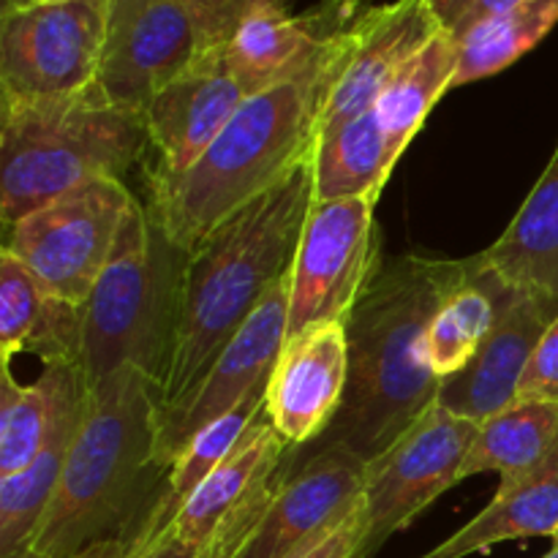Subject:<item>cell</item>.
Returning a JSON list of instances; mask_svg holds the SVG:
<instances>
[{"instance_id": "cell-20", "label": "cell", "mask_w": 558, "mask_h": 558, "mask_svg": "<svg viewBox=\"0 0 558 558\" xmlns=\"http://www.w3.org/2000/svg\"><path fill=\"white\" fill-rule=\"evenodd\" d=\"M289 450L292 447L272 428L265 412L251 425L232 456L178 507L163 532H172L180 543L202 550L238 507L281 474Z\"/></svg>"}, {"instance_id": "cell-11", "label": "cell", "mask_w": 558, "mask_h": 558, "mask_svg": "<svg viewBox=\"0 0 558 558\" xmlns=\"http://www.w3.org/2000/svg\"><path fill=\"white\" fill-rule=\"evenodd\" d=\"M199 58V38L183 0H109L96 87L118 107L145 112Z\"/></svg>"}, {"instance_id": "cell-39", "label": "cell", "mask_w": 558, "mask_h": 558, "mask_svg": "<svg viewBox=\"0 0 558 558\" xmlns=\"http://www.w3.org/2000/svg\"><path fill=\"white\" fill-rule=\"evenodd\" d=\"M11 558H47V556L38 554L36 548H25V550H20V554H14Z\"/></svg>"}, {"instance_id": "cell-17", "label": "cell", "mask_w": 558, "mask_h": 558, "mask_svg": "<svg viewBox=\"0 0 558 558\" xmlns=\"http://www.w3.org/2000/svg\"><path fill=\"white\" fill-rule=\"evenodd\" d=\"M556 316L554 300L518 289L472 363L441 381V407L480 425L515 403L529 360Z\"/></svg>"}, {"instance_id": "cell-4", "label": "cell", "mask_w": 558, "mask_h": 558, "mask_svg": "<svg viewBox=\"0 0 558 558\" xmlns=\"http://www.w3.org/2000/svg\"><path fill=\"white\" fill-rule=\"evenodd\" d=\"M156 477H167L158 463V385L140 368H123L90 387L31 548L47 558H74L109 537L129 543L150 510Z\"/></svg>"}, {"instance_id": "cell-30", "label": "cell", "mask_w": 558, "mask_h": 558, "mask_svg": "<svg viewBox=\"0 0 558 558\" xmlns=\"http://www.w3.org/2000/svg\"><path fill=\"white\" fill-rule=\"evenodd\" d=\"M556 22L558 0H523L515 9L472 27L466 36L456 38L458 71L452 87L472 85L510 69L554 31Z\"/></svg>"}, {"instance_id": "cell-22", "label": "cell", "mask_w": 558, "mask_h": 558, "mask_svg": "<svg viewBox=\"0 0 558 558\" xmlns=\"http://www.w3.org/2000/svg\"><path fill=\"white\" fill-rule=\"evenodd\" d=\"M532 537H558V452L526 477L501 480L483 512L417 558H469Z\"/></svg>"}, {"instance_id": "cell-6", "label": "cell", "mask_w": 558, "mask_h": 558, "mask_svg": "<svg viewBox=\"0 0 558 558\" xmlns=\"http://www.w3.org/2000/svg\"><path fill=\"white\" fill-rule=\"evenodd\" d=\"M185 251L140 199L131 202L112 256L82 308V371L87 387L140 368L161 390L178 330Z\"/></svg>"}, {"instance_id": "cell-24", "label": "cell", "mask_w": 558, "mask_h": 558, "mask_svg": "<svg viewBox=\"0 0 558 558\" xmlns=\"http://www.w3.org/2000/svg\"><path fill=\"white\" fill-rule=\"evenodd\" d=\"M515 292L483 254L474 256L472 276L441 303L425 332V357L441 381L472 363Z\"/></svg>"}, {"instance_id": "cell-9", "label": "cell", "mask_w": 558, "mask_h": 558, "mask_svg": "<svg viewBox=\"0 0 558 558\" xmlns=\"http://www.w3.org/2000/svg\"><path fill=\"white\" fill-rule=\"evenodd\" d=\"M376 199H325L311 205L289 267V336L325 322H347L381 270Z\"/></svg>"}, {"instance_id": "cell-2", "label": "cell", "mask_w": 558, "mask_h": 558, "mask_svg": "<svg viewBox=\"0 0 558 558\" xmlns=\"http://www.w3.org/2000/svg\"><path fill=\"white\" fill-rule=\"evenodd\" d=\"M343 22L311 69L240 104L213 145L180 174L150 172L147 213L185 254L314 156L343 54Z\"/></svg>"}, {"instance_id": "cell-8", "label": "cell", "mask_w": 558, "mask_h": 558, "mask_svg": "<svg viewBox=\"0 0 558 558\" xmlns=\"http://www.w3.org/2000/svg\"><path fill=\"white\" fill-rule=\"evenodd\" d=\"M109 0L3 9L0 90L9 101L80 96L98 82Z\"/></svg>"}, {"instance_id": "cell-29", "label": "cell", "mask_w": 558, "mask_h": 558, "mask_svg": "<svg viewBox=\"0 0 558 558\" xmlns=\"http://www.w3.org/2000/svg\"><path fill=\"white\" fill-rule=\"evenodd\" d=\"M90 396V392H87ZM87 401L65 414L63 423L52 434L36 461L27 463L16 474L0 477V558H11L20 550L31 548L38 526L47 515L52 496L58 490L60 472L69 458L71 441L85 417Z\"/></svg>"}, {"instance_id": "cell-23", "label": "cell", "mask_w": 558, "mask_h": 558, "mask_svg": "<svg viewBox=\"0 0 558 558\" xmlns=\"http://www.w3.org/2000/svg\"><path fill=\"white\" fill-rule=\"evenodd\" d=\"M483 256L510 287L558 303V147L510 227Z\"/></svg>"}, {"instance_id": "cell-41", "label": "cell", "mask_w": 558, "mask_h": 558, "mask_svg": "<svg viewBox=\"0 0 558 558\" xmlns=\"http://www.w3.org/2000/svg\"><path fill=\"white\" fill-rule=\"evenodd\" d=\"M543 558H558V537H554V548H550Z\"/></svg>"}, {"instance_id": "cell-38", "label": "cell", "mask_w": 558, "mask_h": 558, "mask_svg": "<svg viewBox=\"0 0 558 558\" xmlns=\"http://www.w3.org/2000/svg\"><path fill=\"white\" fill-rule=\"evenodd\" d=\"M472 3L474 0H434V9H436V14H439L441 25L452 27L456 25L458 16H461Z\"/></svg>"}, {"instance_id": "cell-18", "label": "cell", "mask_w": 558, "mask_h": 558, "mask_svg": "<svg viewBox=\"0 0 558 558\" xmlns=\"http://www.w3.org/2000/svg\"><path fill=\"white\" fill-rule=\"evenodd\" d=\"M352 16V5H325L308 16H294L281 0H254L223 47V60L248 96L270 90L311 69L332 33Z\"/></svg>"}, {"instance_id": "cell-36", "label": "cell", "mask_w": 558, "mask_h": 558, "mask_svg": "<svg viewBox=\"0 0 558 558\" xmlns=\"http://www.w3.org/2000/svg\"><path fill=\"white\" fill-rule=\"evenodd\" d=\"M518 3H523V0H474V3L469 5L461 16H458L456 25L447 27V31H450L456 38H461V36H466L472 27L483 25V22H488L490 16H499V14H505V11L515 9Z\"/></svg>"}, {"instance_id": "cell-32", "label": "cell", "mask_w": 558, "mask_h": 558, "mask_svg": "<svg viewBox=\"0 0 558 558\" xmlns=\"http://www.w3.org/2000/svg\"><path fill=\"white\" fill-rule=\"evenodd\" d=\"M196 27L202 54L221 52L254 0H183Z\"/></svg>"}, {"instance_id": "cell-19", "label": "cell", "mask_w": 558, "mask_h": 558, "mask_svg": "<svg viewBox=\"0 0 558 558\" xmlns=\"http://www.w3.org/2000/svg\"><path fill=\"white\" fill-rule=\"evenodd\" d=\"M22 352L44 365H82V308L0 251V354L11 363V354Z\"/></svg>"}, {"instance_id": "cell-1", "label": "cell", "mask_w": 558, "mask_h": 558, "mask_svg": "<svg viewBox=\"0 0 558 558\" xmlns=\"http://www.w3.org/2000/svg\"><path fill=\"white\" fill-rule=\"evenodd\" d=\"M472 267L474 256L430 254H403L381 265L347 319V396L325 445L374 461L439 401L441 379L425 357V332Z\"/></svg>"}, {"instance_id": "cell-31", "label": "cell", "mask_w": 558, "mask_h": 558, "mask_svg": "<svg viewBox=\"0 0 558 558\" xmlns=\"http://www.w3.org/2000/svg\"><path fill=\"white\" fill-rule=\"evenodd\" d=\"M278 477H281V474H278ZM278 477L272 480L270 485H265L262 490H256V494L251 496L243 507H238V510H234L232 515L221 523V526H218V532L207 539V545L199 550V556L196 558H240L243 556V550L248 548L251 537H254L256 526H259L262 515H265L267 505H270L272 490H276V485H278Z\"/></svg>"}, {"instance_id": "cell-42", "label": "cell", "mask_w": 558, "mask_h": 558, "mask_svg": "<svg viewBox=\"0 0 558 558\" xmlns=\"http://www.w3.org/2000/svg\"><path fill=\"white\" fill-rule=\"evenodd\" d=\"M33 3H58V0H33Z\"/></svg>"}, {"instance_id": "cell-13", "label": "cell", "mask_w": 558, "mask_h": 558, "mask_svg": "<svg viewBox=\"0 0 558 558\" xmlns=\"http://www.w3.org/2000/svg\"><path fill=\"white\" fill-rule=\"evenodd\" d=\"M287 336L289 287L287 278H281L270 289L265 303L245 322L243 330L218 354V360L191 392L185 407L158 428V463L163 472H169L174 458L205 425L232 412L251 392L267 385Z\"/></svg>"}, {"instance_id": "cell-33", "label": "cell", "mask_w": 558, "mask_h": 558, "mask_svg": "<svg viewBox=\"0 0 558 558\" xmlns=\"http://www.w3.org/2000/svg\"><path fill=\"white\" fill-rule=\"evenodd\" d=\"M518 401L558 403V316L550 322L529 360L526 374L518 387Z\"/></svg>"}, {"instance_id": "cell-14", "label": "cell", "mask_w": 558, "mask_h": 558, "mask_svg": "<svg viewBox=\"0 0 558 558\" xmlns=\"http://www.w3.org/2000/svg\"><path fill=\"white\" fill-rule=\"evenodd\" d=\"M365 466L368 461L357 452L322 445L298 472L283 469L240 558H287L330 532L363 499Z\"/></svg>"}, {"instance_id": "cell-15", "label": "cell", "mask_w": 558, "mask_h": 558, "mask_svg": "<svg viewBox=\"0 0 558 558\" xmlns=\"http://www.w3.org/2000/svg\"><path fill=\"white\" fill-rule=\"evenodd\" d=\"M349 381L347 322H325L287 336L267 379L265 412L289 447L325 439Z\"/></svg>"}, {"instance_id": "cell-40", "label": "cell", "mask_w": 558, "mask_h": 558, "mask_svg": "<svg viewBox=\"0 0 558 558\" xmlns=\"http://www.w3.org/2000/svg\"><path fill=\"white\" fill-rule=\"evenodd\" d=\"M33 0H3V9H22V5H31Z\"/></svg>"}, {"instance_id": "cell-28", "label": "cell", "mask_w": 558, "mask_h": 558, "mask_svg": "<svg viewBox=\"0 0 558 558\" xmlns=\"http://www.w3.org/2000/svg\"><path fill=\"white\" fill-rule=\"evenodd\" d=\"M458 71V41L447 27H441L396 76L379 101L374 104V114L387 136L392 156L401 158L412 145L414 136L428 120L430 109L456 82Z\"/></svg>"}, {"instance_id": "cell-3", "label": "cell", "mask_w": 558, "mask_h": 558, "mask_svg": "<svg viewBox=\"0 0 558 558\" xmlns=\"http://www.w3.org/2000/svg\"><path fill=\"white\" fill-rule=\"evenodd\" d=\"M311 205L314 169L308 158L189 251L172 360L158 390V428L185 407L218 354L270 289L289 276Z\"/></svg>"}, {"instance_id": "cell-16", "label": "cell", "mask_w": 558, "mask_h": 558, "mask_svg": "<svg viewBox=\"0 0 558 558\" xmlns=\"http://www.w3.org/2000/svg\"><path fill=\"white\" fill-rule=\"evenodd\" d=\"M248 98L221 52H207L169 82L145 109L156 174H180L213 145L240 104Z\"/></svg>"}, {"instance_id": "cell-5", "label": "cell", "mask_w": 558, "mask_h": 558, "mask_svg": "<svg viewBox=\"0 0 558 558\" xmlns=\"http://www.w3.org/2000/svg\"><path fill=\"white\" fill-rule=\"evenodd\" d=\"M150 150L145 112L98 87L65 98L9 101L0 109L3 229L93 180H123Z\"/></svg>"}, {"instance_id": "cell-34", "label": "cell", "mask_w": 558, "mask_h": 558, "mask_svg": "<svg viewBox=\"0 0 558 558\" xmlns=\"http://www.w3.org/2000/svg\"><path fill=\"white\" fill-rule=\"evenodd\" d=\"M365 537V510L363 499L360 505L349 512L347 518L336 523L327 534L314 539L305 548L294 550L287 558H360V548H363Z\"/></svg>"}, {"instance_id": "cell-37", "label": "cell", "mask_w": 558, "mask_h": 558, "mask_svg": "<svg viewBox=\"0 0 558 558\" xmlns=\"http://www.w3.org/2000/svg\"><path fill=\"white\" fill-rule=\"evenodd\" d=\"M129 556V543L123 537H109L101 539V543L90 545L82 554H76L74 558H125Z\"/></svg>"}, {"instance_id": "cell-25", "label": "cell", "mask_w": 558, "mask_h": 558, "mask_svg": "<svg viewBox=\"0 0 558 558\" xmlns=\"http://www.w3.org/2000/svg\"><path fill=\"white\" fill-rule=\"evenodd\" d=\"M558 452V403L515 401L480 423L474 445L463 463L461 483L477 474L501 480L526 477Z\"/></svg>"}, {"instance_id": "cell-10", "label": "cell", "mask_w": 558, "mask_h": 558, "mask_svg": "<svg viewBox=\"0 0 558 558\" xmlns=\"http://www.w3.org/2000/svg\"><path fill=\"white\" fill-rule=\"evenodd\" d=\"M477 423L439 401L365 466V537L360 558H374L392 534L403 532L439 496L461 483Z\"/></svg>"}, {"instance_id": "cell-27", "label": "cell", "mask_w": 558, "mask_h": 558, "mask_svg": "<svg viewBox=\"0 0 558 558\" xmlns=\"http://www.w3.org/2000/svg\"><path fill=\"white\" fill-rule=\"evenodd\" d=\"M265 398H267V385L259 390L251 392L245 401H240L232 412H227L223 417L213 420L210 425L199 430L189 445L183 447L178 458L172 461L167 472V483H163L161 494L153 499L150 510H147L145 521L140 523V529L134 532V539L153 537V534L163 532L169 526V521L174 518L178 507L232 456L234 447L243 441V436L248 434L251 425L265 414Z\"/></svg>"}, {"instance_id": "cell-12", "label": "cell", "mask_w": 558, "mask_h": 558, "mask_svg": "<svg viewBox=\"0 0 558 558\" xmlns=\"http://www.w3.org/2000/svg\"><path fill=\"white\" fill-rule=\"evenodd\" d=\"M434 0H392L352 16L319 136L371 112L392 76L441 31Z\"/></svg>"}, {"instance_id": "cell-21", "label": "cell", "mask_w": 558, "mask_h": 558, "mask_svg": "<svg viewBox=\"0 0 558 558\" xmlns=\"http://www.w3.org/2000/svg\"><path fill=\"white\" fill-rule=\"evenodd\" d=\"M82 365H44L41 376L20 385L3 363L0 385V477L16 474L36 461L65 414L87 401Z\"/></svg>"}, {"instance_id": "cell-26", "label": "cell", "mask_w": 558, "mask_h": 558, "mask_svg": "<svg viewBox=\"0 0 558 558\" xmlns=\"http://www.w3.org/2000/svg\"><path fill=\"white\" fill-rule=\"evenodd\" d=\"M398 158L392 156L387 136L374 109L316 140L311 169H314V199H379Z\"/></svg>"}, {"instance_id": "cell-7", "label": "cell", "mask_w": 558, "mask_h": 558, "mask_svg": "<svg viewBox=\"0 0 558 558\" xmlns=\"http://www.w3.org/2000/svg\"><path fill=\"white\" fill-rule=\"evenodd\" d=\"M134 199L123 180H93L5 229L3 251L49 292L85 308Z\"/></svg>"}, {"instance_id": "cell-35", "label": "cell", "mask_w": 558, "mask_h": 558, "mask_svg": "<svg viewBox=\"0 0 558 558\" xmlns=\"http://www.w3.org/2000/svg\"><path fill=\"white\" fill-rule=\"evenodd\" d=\"M199 550L180 543L172 532H158L153 537L134 539L129 543V556L125 558H196Z\"/></svg>"}]
</instances>
